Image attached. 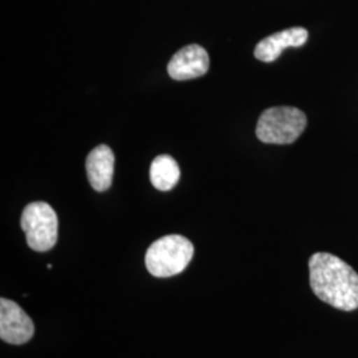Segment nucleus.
Returning a JSON list of instances; mask_svg holds the SVG:
<instances>
[{"label": "nucleus", "instance_id": "obj_1", "mask_svg": "<svg viewBox=\"0 0 358 358\" xmlns=\"http://www.w3.org/2000/svg\"><path fill=\"white\" fill-rule=\"evenodd\" d=\"M309 282L315 294L340 310L358 308V273L340 257L316 252L309 259Z\"/></svg>", "mask_w": 358, "mask_h": 358}, {"label": "nucleus", "instance_id": "obj_8", "mask_svg": "<svg viewBox=\"0 0 358 358\" xmlns=\"http://www.w3.org/2000/svg\"><path fill=\"white\" fill-rule=\"evenodd\" d=\"M115 171V154L106 145H100L87 158V174L96 192H106L112 186Z\"/></svg>", "mask_w": 358, "mask_h": 358}, {"label": "nucleus", "instance_id": "obj_3", "mask_svg": "<svg viewBox=\"0 0 358 358\" xmlns=\"http://www.w3.org/2000/svg\"><path fill=\"white\" fill-rule=\"evenodd\" d=\"M307 128V115L294 106H276L264 110L256 125V136L264 143H294Z\"/></svg>", "mask_w": 358, "mask_h": 358}, {"label": "nucleus", "instance_id": "obj_7", "mask_svg": "<svg viewBox=\"0 0 358 358\" xmlns=\"http://www.w3.org/2000/svg\"><path fill=\"white\" fill-rule=\"evenodd\" d=\"M308 31L303 27H294L288 28L285 31H280L278 34H273L268 38H263L256 45V59L264 63H272L275 62L285 48L292 47H301L307 43Z\"/></svg>", "mask_w": 358, "mask_h": 358}, {"label": "nucleus", "instance_id": "obj_2", "mask_svg": "<svg viewBox=\"0 0 358 358\" xmlns=\"http://www.w3.org/2000/svg\"><path fill=\"white\" fill-rule=\"evenodd\" d=\"M194 256V245L180 235H167L148 250L145 263L155 278H171L185 271Z\"/></svg>", "mask_w": 358, "mask_h": 358}, {"label": "nucleus", "instance_id": "obj_4", "mask_svg": "<svg viewBox=\"0 0 358 358\" xmlns=\"http://www.w3.org/2000/svg\"><path fill=\"white\" fill-rule=\"evenodd\" d=\"M27 244L38 252L50 251L57 242L59 219L51 206L45 202H34L24 208L20 219Z\"/></svg>", "mask_w": 358, "mask_h": 358}, {"label": "nucleus", "instance_id": "obj_5", "mask_svg": "<svg viewBox=\"0 0 358 358\" xmlns=\"http://www.w3.org/2000/svg\"><path fill=\"white\" fill-rule=\"evenodd\" d=\"M35 333V325L26 312L13 300H0V338L8 344L22 345Z\"/></svg>", "mask_w": 358, "mask_h": 358}, {"label": "nucleus", "instance_id": "obj_9", "mask_svg": "<svg viewBox=\"0 0 358 358\" xmlns=\"http://www.w3.org/2000/svg\"><path fill=\"white\" fill-rule=\"evenodd\" d=\"M180 171L176 159L167 154L158 155L150 166V180L154 187L169 192L178 183Z\"/></svg>", "mask_w": 358, "mask_h": 358}, {"label": "nucleus", "instance_id": "obj_6", "mask_svg": "<svg viewBox=\"0 0 358 358\" xmlns=\"http://www.w3.org/2000/svg\"><path fill=\"white\" fill-rule=\"evenodd\" d=\"M210 66L208 53L203 47L192 44L179 50L167 65L169 76L178 81L203 76Z\"/></svg>", "mask_w": 358, "mask_h": 358}]
</instances>
